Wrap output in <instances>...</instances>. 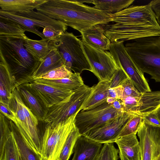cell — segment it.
Listing matches in <instances>:
<instances>
[{"instance_id":"6da1fadb","label":"cell","mask_w":160,"mask_h":160,"mask_svg":"<svg viewBox=\"0 0 160 160\" xmlns=\"http://www.w3.org/2000/svg\"><path fill=\"white\" fill-rule=\"evenodd\" d=\"M36 10L80 32L94 25L108 24L112 20L110 14L79 0H48Z\"/></svg>"},{"instance_id":"7a4b0ae2","label":"cell","mask_w":160,"mask_h":160,"mask_svg":"<svg viewBox=\"0 0 160 160\" xmlns=\"http://www.w3.org/2000/svg\"><path fill=\"white\" fill-rule=\"evenodd\" d=\"M24 38L0 35V54L8 66L16 88L33 81L32 75L39 63L25 48Z\"/></svg>"},{"instance_id":"3957f363","label":"cell","mask_w":160,"mask_h":160,"mask_svg":"<svg viewBox=\"0 0 160 160\" xmlns=\"http://www.w3.org/2000/svg\"><path fill=\"white\" fill-rule=\"evenodd\" d=\"M127 43L125 48L131 59L143 73L160 82V36L142 38Z\"/></svg>"},{"instance_id":"277c9868","label":"cell","mask_w":160,"mask_h":160,"mask_svg":"<svg viewBox=\"0 0 160 160\" xmlns=\"http://www.w3.org/2000/svg\"><path fill=\"white\" fill-rule=\"evenodd\" d=\"M104 28L105 35L111 42L160 36L155 16L130 23L107 24Z\"/></svg>"},{"instance_id":"5b68a950","label":"cell","mask_w":160,"mask_h":160,"mask_svg":"<svg viewBox=\"0 0 160 160\" xmlns=\"http://www.w3.org/2000/svg\"><path fill=\"white\" fill-rule=\"evenodd\" d=\"M0 18L2 20L17 23L27 31L32 32L42 39H46L38 29L48 27L56 30L66 31L68 26L63 22L52 18L38 11L10 12L0 10Z\"/></svg>"},{"instance_id":"8992f818","label":"cell","mask_w":160,"mask_h":160,"mask_svg":"<svg viewBox=\"0 0 160 160\" xmlns=\"http://www.w3.org/2000/svg\"><path fill=\"white\" fill-rule=\"evenodd\" d=\"M82 41L72 33L65 32L60 36L57 49L67 68L80 74L85 70L91 71L90 64L84 53Z\"/></svg>"},{"instance_id":"52a82bcc","label":"cell","mask_w":160,"mask_h":160,"mask_svg":"<svg viewBox=\"0 0 160 160\" xmlns=\"http://www.w3.org/2000/svg\"><path fill=\"white\" fill-rule=\"evenodd\" d=\"M77 113L54 127L46 125L42 138L41 157L43 160H57L69 133L75 126Z\"/></svg>"},{"instance_id":"ba28073f","label":"cell","mask_w":160,"mask_h":160,"mask_svg":"<svg viewBox=\"0 0 160 160\" xmlns=\"http://www.w3.org/2000/svg\"><path fill=\"white\" fill-rule=\"evenodd\" d=\"M92 87L84 84L63 101L48 109L44 121L53 127L59 122L77 113L90 95Z\"/></svg>"},{"instance_id":"9c48e42d","label":"cell","mask_w":160,"mask_h":160,"mask_svg":"<svg viewBox=\"0 0 160 160\" xmlns=\"http://www.w3.org/2000/svg\"><path fill=\"white\" fill-rule=\"evenodd\" d=\"M125 112L116 109L106 100L92 108L79 111L75 116L74 124L82 135L122 115Z\"/></svg>"},{"instance_id":"30bf717a","label":"cell","mask_w":160,"mask_h":160,"mask_svg":"<svg viewBox=\"0 0 160 160\" xmlns=\"http://www.w3.org/2000/svg\"><path fill=\"white\" fill-rule=\"evenodd\" d=\"M82 47L91 67V72L99 81H109L120 68L111 53L82 42Z\"/></svg>"},{"instance_id":"8fae6325","label":"cell","mask_w":160,"mask_h":160,"mask_svg":"<svg viewBox=\"0 0 160 160\" xmlns=\"http://www.w3.org/2000/svg\"><path fill=\"white\" fill-rule=\"evenodd\" d=\"M124 42H111L109 52L119 66L123 69L139 92L151 91L143 73L136 66L126 51Z\"/></svg>"},{"instance_id":"7c38bea8","label":"cell","mask_w":160,"mask_h":160,"mask_svg":"<svg viewBox=\"0 0 160 160\" xmlns=\"http://www.w3.org/2000/svg\"><path fill=\"white\" fill-rule=\"evenodd\" d=\"M140 160H155L160 154V127L144 119L137 132Z\"/></svg>"},{"instance_id":"4fadbf2b","label":"cell","mask_w":160,"mask_h":160,"mask_svg":"<svg viewBox=\"0 0 160 160\" xmlns=\"http://www.w3.org/2000/svg\"><path fill=\"white\" fill-rule=\"evenodd\" d=\"M135 115L125 112L101 126L82 135L97 142L104 144L113 143L129 119Z\"/></svg>"},{"instance_id":"5bb4252c","label":"cell","mask_w":160,"mask_h":160,"mask_svg":"<svg viewBox=\"0 0 160 160\" xmlns=\"http://www.w3.org/2000/svg\"><path fill=\"white\" fill-rule=\"evenodd\" d=\"M120 100L125 112L143 117L153 112L160 104V91L141 92L138 96Z\"/></svg>"},{"instance_id":"9a60e30c","label":"cell","mask_w":160,"mask_h":160,"mask_svg":"<svg viewBox=\"0 0 160 160\" xmlns=\"http://www.w3.org/2000/svg\"><path fill=\"white\" fill-rule=\"evenodd\" d=\"M46 107L49 108L63 101L74 91L32 81L22 84Z\"/></svg>"},{"instance_id":"2e32d148","label":"cell","mask_w":160,"mask_h":160,"mask_svg":"<svg viewBox=\"0 0 160 160\" xmlns=\"http://www.w3.org/2000/svg\"><path fill=\"white\" fill-rule=\"evenodd\" d=\"M102 144L80 135L73 148L72 160H96Z\"/></svg>"},{"instance_id":"e0dca14e","label":"cell","mask_w":160,"mask_h":160,"mask_svg":"<svg viewBox=\"0 0 160 160\" xmlns=\"http://www.w3.org/2000/svg\"><path fill=\"white\" fill-rule=\"evenodd\" d=\"M16 88V82L2 55L0 54V103L9 105Z\"/></svg>"},{"instance_id":"ac0fdd59","label":"cell","mask_w":160,"mask_h":160,"mask_svg":"<svg viewBox=\"0 0 160 160\" xmlns=\"http://www.w3.org/2000/svg\"><path fill=\"white\" fill-rule=\"evenodd\" d=\"M104 26L95 25L82 31V42L95 48L109 50L111 41L104 34Z\"/></svg>"},{"instance_id":"d6986e66","label":"cell","mask_w":160,"mask_h":160,"mask_svg":"<svg viewBox=\"0 0 160 160\" xmlns=\"http://www.w3.org/2000/svg\"><path fill=\"white\" fill-rule=\"evenodd\" d=\"M136 134L123 136L116 140L121 160H140L139 143Z\"/></svg>"},{"instance_id":"ffe728a7","label":"cell","mask_w":160,"mask_h":160,"mask_svg":"<svg viewBox=\"0 0 160 160\" xmlns=\"http://www.w3.org/2000/svg\"><path fill=\"white\" fill-rule=\"evenodd\" d=\"M59 39L34 40L26 36L24 38L23 45L27 51L40 62L51 51L57 48Z\"/></svg>"},{"instance_id":"44dd1931","label":"cell","mask_w":160,"mask_h":160,"mask_svg":"<svg viewBox=\"0 0 160 160\" xmlns=\"http://www.w3.org/2000/svg\"><path fill=\"white\" fill-rule=\"evenodd\" d=\"M19 94L24 104L31 111L39 121L44 122L49 108L41 103L25 86L18 87Z\"/></svg>"},{"instance_id":"7402d4cb","label":"cell","mask_w":160,"mask_h":160,"mask_svg":"<svg viewBox=\"0 0 160 160\" xmlns=\"http://www.w3.org/2000/svg\"><path fill=\"white\" fill-rule=\"evenodd\" d=\"M47 0H0V10L10 12H27L37 9Z\"/></svg>"},{"instance_id":"603a6c76","label":"cell","mask_w":160,"mask_h":160,"mask_svg":"<svg viewBox=\"0 0 160 160\" xmlns=\"http://www.w3.org/2000/svg\"><path fill=\"white\" fill-rule=\"evenodd\" d=\"M109 81H99L92 87L91 93L82 105L81 110H86L92 108L106 101L109 97L110 88Z\"/></svg>"},{"instance_id":"cb8c5ba5","label":"cell","mask_w":160,"mask_h":160,"mask_svg":"<svg viewBox=\"0 0 160 160\" xmlns=\"http://www.w3.org/2000/svg\"><path fill=\"white\" fill-rule=\"evenodd\" d=\"M63 65V60L57 48L55 49L39 62L37 69L32 75L33 81L41 75Z\"/></svg>"},{"instance_id":"d4e9b609","label":"cell","mask_w":160,"mask_h":160,"mask_svg":"<svg viewBox=\"0 0 160 160\" xmlns=\"http://www.w3.org/2000/svg\"><path fill=\"white\" fill-rule=\"evenodd\" d=\"M10 128L19 155L22 160H41V156L37 154L28 145L15 124L10 120Z\"/></svg>"},{"instance_id":"484cf974","label":"cell","mask_w":160,"mask_h":160,"mask_svg":"<svg viewBox=\"0 0 160 160\" xmlns=\"http://www.w3.org/2000/svg\"><path fill=\"white\" fill-rule=\"evenodd\" d=\"M32 81L72 91L77 90L84 84L80 74L76 73H73L72 76L69 78L53 80L38 79Z\"/></svg>"},{"instance_id":"4316f807","label":"cell","mask_w":160,"mask_h":160,"mask_svg":"<svg viewBox=\"0 0 160 160\" xmlns=\"http://www.w3.org/2000/svg\"><path fill=\"white\" fill-rule=\"evenodd\" d=\"M83 3H92L95 8L109 14L115 13L130 6L134 0H100L80 1Z\"/></svg>"},{"instance_id":"83f0119b","label":"cell","mask_w":160,"mask_h":160,"mask_svg":"<svg viewBox=\"0 0 160 160\" xmlns=\"http://www.w3.org/2000/svg\"><path fill=\"white\" fill-rule=\"evenodd\" d=\"M12 94L15 100V109L17 123L15 124L18 128L21 135L28 144L29 140V133L23 109V101L18 87L15 89Z\"/></svg>"},{"instance_id":"f1b7e54d","label":"cell","mask_w":160,"mask_h":160,"mask_svg":"<svg viewBox=\"0 0 160 160\" xmlns=\"http://www.w3.org/2000/svg\"><path fill=\"white\" fill-rule=\"evenodd\" d=\"M26 30L18 24L0 19V35L24 38Z\"/></svg>"},{"instance_id":"f546056e","label":"cell","mask_w":160,"mask_h":160,"mask_svg":"<svg viewBox=\"0 0 160 160\" xmlns=\"http://www.w3.org/2000/svg\"><path fill=\"white\" fill-rule=\"evenodd\" d=\"M81 135L75 126L68 136L57 160H68L78 138Z\"/></svg>"},{"instance_id":"4dcf8cb0","label":"cell","mask_w":160,"mask_h":160,"mask_svg":"<svg viewBox=\"0 0 160 160\" xmlns=\"http://www.w3.org/2000/svg\"><path fill=\"white\" fill-rule=\"evenodd\" d=\"M0 117V160H2L5 144L11 130L10 120L1 112Z\"/></svg>"},{"instance_id":"1f68e13d","label":"cell","mask_w":160,"mask_h":160,"mask_svg":"<svg viewBox=\"0 0 160 160\" xmlns=\"http://www.w3.org/2000/svg\"><path fill=\"white\" fill-rule=\"evenodd\" d=\"M72 73V71L63 65L42 75L33 80L38 79L53 80L69 78Z\"/></svg>"},{"instance_id":"d6a6232c","label":"cell","mask_w":160,"mask_h":160,"mask_svg":"<svg viewBox=\"0 0 160 160\" xmlns=\"http://www.w3.org/2000/svg\"><path fill=\"white\" fill-rule=\"evenodd\" d=\"M143 119V116L135 115L132 117L121 131L118 138L133 133H137Z\"/></svg>"},{"instance_id":"836d02e7","label":"cell","mask_w":160,"mask_h":160,"mask_svg":"<svg viewBox=\"0 0 160 160\" xmlns=\"http://www.w3.org/2000/svg\"><path fill=\"white\" fill-rule=\"evenodd\" d=\"M119 150L114 145L113 143L103 144L96 160H118Z\"/></svg>"},{"instance_id":"e575fe53","label":"cell","mask_w":160,"mask_h":160,"mask_svg":"<svg viewBox=\"0 0 160 160\" xmlns=\"http://www.w3.org/2000/svg\"><path fill=\"white\" fill-rule=\"evenodd\" d=\"M2 160H19L17 148L12 132L5 144Z\"/></svg>"},{"instance_id":"d590c367","label":"cell","mask_w":160,"mask_h":160,"mask_svg":"<svg viewBox=\"0 0 160 160\" xmlns=\"http://www.w3.org/2000/svg\"><path fill=\"white\" fill-rule=\"evenodd\" d=\"M120 100L128 97H135L139 96L141 92L135 87L130 78L126 81L121 86Z\"/></svg>"},{"instance_id":"8d00e7d4","label":"cell","mask_w":160,"mask_h":160,"mask_svg":"<svg viewBox=\"0 0 160 160\" xmlns=\"http://www.w3.org/2000/svg\"><path fill=\"white\" fill-rule=\"evenodd\" d=\"M116 71L109 80L110 88H113L121 86L129 78L123 69L121 67Z\"/></svg>"},{"instance_id":"74e56055","label":"cell","mask_w":160,"mask_h":160,"mask_svg":"<svg viewBox=\"0 0 160 160\" xmlns=\"http://www.w3.org/2000/svg\"><path fill=\"white\" fill-rule=\"evenodd\" d=\"M0 112L9 120L12 121L15 124L17 123L15 110H13L9 105L0 103Z\"/></svg>"},{"instance_id":"f35d334b","label":"cell","mask_w":160,"mask_h":160,"mask_svg":"<svg viewBox=\"0 0 160 160\" xmlns=\"http://www.w3.org/2000/svg\"><path fill=\"white\" fill-rule=\"evenodd\" d=\"M65 32L62 30H57L48 28H43L42 33L47 39L58 40L61 36Z\"/></svg>"},{"instance_id":"ab89813d","label":"cell","mask_w":160,"mask_h":160,"mask_svg":"<svg viewBox=\"0 0 160 160\" xmlns=\"http://www.w3.org/2000/svg\"><path fill=\"white\" fill-rule=\"evenodd\" d=\"M149 3L154 12L157 22L160 26V0H152Z\"/></svg>"},{"instance_id":"60d3db41","label":"cell","mask_w":160,"mask_h":160,"mask_svg":"<svg viewBox=\"0 0 160 160\" xmlns=\"http://www.w3.org/2000/svg\"><path fill=\"white\" fill-rule=\"evenodd\" d=\"M143 117V119L148 123L152 125L160 127V121L154 112Z\"/></svg>"},{"instance_id":"b9f144b4","label":"cell","mask_w":160,"mask_h":160,"mask_svg":"<svg viewBox=\"0 0 160 160\" xmlns=\"http://www.w3.org/2000/svg\"><path fill=\"white\" fill-rule=\"evenodd\" d=\"M109 97L120 99L121 93V86L116 88H110L108 91Z\"/></svg>"},{"instance_id":"7bdbcfd3","label":"cell","mask_w":160,"mask_h":160,"mask_svg":"<svg viewBox=\"0 0 160 160\" xmlns=\"http://www.w3.org/2000/svg\"><path fill=\"white\" fill-rule=\"evenodd\" d=\"M111 105L116 110L125 112L121 101L120 99H116Z\"/></svg>"},{"instance_id":"ee69618b","label":"cell","mask_w":160,"mask_h":160,"mask_svg":"<svg viewBox=\"0 0 160 160\" xmlns=\"http://www.w3.org/2000/svg\"><path fill=\"white\" fill-rule=\"evenodd\" d=\"M153 112L156 113L158 119L160 121V104Z\"/></svg>"},{"instance_id":"f6af8a7d","label":"cell","mask_w":160,"mask_h":160,"mask_svg":"<svg viewBox=\"0 0 160 160\" xmlns=\"http://www.w3.org/2000/svg\"><path fill=\"white\" fill-rule=\"evenodd\" d=\"M116 99L114 98L108 97L107 98L106 101L107 103L111 105V104Z\"/></svg>"},{"instance_id":"bcb514c9","label":"cell","mask_w":160,"mask_h":160,"mask_svg":"<svg viewBox=\"0 0 160 160\" xmlns=\"http://www.w3.org/2000/svg\"><path fill=\"white\" fill-rule=\"evenodd\" d=\"M18 158H19V160H22V158H21L20 156L19 155L18 153Z\"/></svg>"},{"instance_id":"7dc6e473","label":"cell","mask_w":160,"mask_h":160,"mask_svg":"<svg viewBox=\"0 0 160 160\" xmlns=\"http://www.w3.org/2000/svg\"><path fill=\"white\" fill-rule=\"evenodd\" d=\"M157 160H160V154H159V156L158 157Z\"/></svg>"},{"instance_id":"c3c4849f","label":"cell","mask_w":160,"mask_h":160,"mask_svg":"<svg viewBox=\"0 0 160 160\" xmlns=\"http://www.w3.org/2000/svg\"><path fill=\"white\" fill-rule=\"evenodd\" d=\"M41 160H43V159L42 158V157H41Z\"/></svg>"},{"instance_id":"681fc988","label":"cell","mask_w":160,"mask_h":160,"mask_svg":"<svg viewBox=\"0 0 160 160\" xmlns=\"http://www.w3.org/2000/svg\"><path fill=\"white\" fill-rule=\"evenodd\" d=\"M155 160H157V159H156Z\"/></svg>"}]
</instances>
